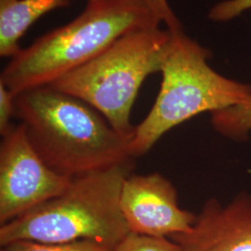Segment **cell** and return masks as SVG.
<instances>
[{"mask_svg":"<svg viewBox=\"0 0 251 251\" xmlns=\"http://www.w3.org/2000/svg\"><path fill=\"white\" fill-rule=\"evenodd\" d=\"M16 95L0 81V134L3 137L14 126L12 117H16Z\"/></svg>","mask_w":251,"mask_h":251,"instance_id":"obj_13","label":"cell"},{"mask_svg":"<svg viewBox=\"0 0 251 251\" xmlns=\"http://www.w3.org/2000/svg\"><path fill=\"white\" fill-rule=\"evenodd\" d=\"M211 123L221 134L232 139H243L251 131V100L212 113Z\"/></svg>","mask_w":251,"mask_h":251,"instance_id":"obj_10","label":"cell"},{"mask_svg":"<svg viewBox=\"0 0 251 251\" xmlns=\"http://www.w3.org/2000/svg\"><path fill=\"white\" fill-rule=\"evenodd\" d=\"M1 251H113V248L92 240L66 243L18 240L1 247Z\"/></svg>","mask_w":251,"mask_h":251,"instance_id":"obj_11","label":"cell"},{"mask_svg":"<svg viewBox=\"0 0 251 251\" xmlns=\"http://www.w3.org/2000/svg\"><path fill=\"white\" fill-rule=\"evenodd\" d=\"M210 56L208 50L182 32L173 35L160 71L159 93L147 117L135 126L133 158L149 152L168 131L192 117L251 100V85L215 72L207 63Z\"/></svg>","mask_w":251,"mask_h":251,"instance_id":"obj_4","label":"cell"},{"mask_svg":"<svg viewBox=\"0 0 251 251\" xmlns=\"http://www.w3.org/2000/svg\"><path fill=\"white\" fill-rule=\"evenodd\" d=\"M16 117L30 143L54 171L74 178L133 160L132 136L72 95L41 87L16 95Z\"/></svg>","mask_w":251,"mask_h":251,"instance_id":"obj_1","label":"cell"},{"mask_svg":"<svg viewBox=\"0 0 251 251\" xmlns=\"http://www.w3.org/2000/svg\"><path fill=\"white\" fill-rule=\"evenodd\" d=\"M113 251H179L170 237H153L130 233L113 248Z\"/></svg>","mask_w":251,"mask_h":251,"instance_id":"obj_12","label":"cell"},{"mask_svg":"<svg viewBox=\"0 0 251 251\" xmlns=\"http://www.w3.org/2000/svg\"><path fill=\"white\" fill-rule=\"evenodd\" d=\"M179 251H251V195L207 200L191 230L172 235Z\"/></svg>","mask_w":251,"mask_h":251,"instance_id":"obj_8","label":"cell"},{"mask_svg":"<svg viewBox=\"0 0 251 251\" xmlns=\"http://www.w3.org/2000/svg\"><path fill=\"white\" fill-rule=\"evenodd\" d=\"M94 1H100V0H89V2H94Z\"/></svg>","mask_w":251,"mask_h":251,"instance_id":"obj_16","label":"cell"},{"mask_svg":"<svg viewBox=\"0 0 251 251\" xmlns=\"http://www.w3.org/2000/svg\"><path fill=\"white\" fill-rule=\"evenodd\" d=\"M144 4L149 8L153 15L159 20L160 23H164L173 33H180L181 25L179 19L176 17L174 12L171 9L168 0H142Z\"/></svg>","mask_w":251,"mask_h":251,"instance_id":"obj_15","label":"cell"},{"mask_svg":"<svg viewBox=\"0 0 251 251\" xmlns=\"http://www.w3.org/2000/svg\"><path fill=\"white\" fill-rule=\"evenodd\" d=\"M159 25L126 34L103 52L47 86L88 103L121 134L132 136L131 110L144 81L160 72L173 35Z\"/></svg>","mask_w":251,"mask_h":251,"instance_id":"obj_5","label":"cell"},{"mask_svg":"<svg viewBox=\"0 0 251 251\" xmlns=\"http://www.w3.org/2000/svg\"><path fill=\"white\" fill-rule=\"evenodd\" d=\"M132 171L131 160L74 177L57 197L0 225V246L18 240H92L114 248L130 233L121 212L120 194Z\"/></svg>","mask_w":251,"mask_h":251,"instance_id":"obj_3","label":"cell"},{"mask_svg":"<svg viewBox=\"0 0 251 251\" xmlns=\"http://www.w3.org/2000/svg\"><path fill=\"white\" fill-rule=\"evenodd\" d=\"M70 0H0V55L14 57L22 50L20 39L36 21Z\"/></svg>","mask_w":251,"mask_h":251,"instance_id":"obj_9","label":"cell"},{"mask_svg":"<svg viewBox=\"0 0 251 251\" xmlns=\"http://www.w3.org/2000/svg\"><path fill=\"white\" fill-rule=\"evenodd\" d=\"M251 9V0H229L214 6L208 17L214 22H226L240 15L243 11Z\"/></svg>","mask_w":251,"mask_h":251,"instance_id":"obj_14","label":"cell"},{"mask_svg":"<svg viewBox=\"0 0 251 251\" xmlns=\"http://www.w3.org/2000/svg\"><path fill=\"white\" fill-rule=\"evenodd\" d=\"M71 179L46 164L30 143L25 126H14L0 144V225L57 197Z\"/></svg>","mask_w":251,"mask_h":251,"instance_id":"obj_6","label":"cell"},{"mask_svg":"<svg viewBox=\"0 0 251 251\" xmlns=\"http://www.w3.org/2000/svg\"><path fill=\"white\" fill-rule=\"evenodd\" d=\"M160 24L142 0L89 2L77 18L12 57L0 81L15 95L50 86L99 56L121 36Z\"/></svg>","mask_w":251,"mask_h":251,"instance_id":"obj_2","label":"cell"},{"mask_svg":"<svg viewBox=\"0 0 251 251\" xmlns=\"http://www.w3.org/2000/svg\"><path fill=\"white\" fill-rule=\"evenodd\" d=\"M120 208L131 233L153 237L187 233L197 219L179 207L177 190L156 172L129 174L121 189Z\"/></svg>","mask_w":251,"mask_h":251,"instance_id":"obj_7","label":"cell"}]
</instances>
